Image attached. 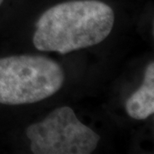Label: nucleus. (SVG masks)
Listing matches in <instances>:
<instances>
[{"instance_id":"obj_1","label":"nucleus","mask_w":154,"mask_h":154,"mask_svg":"<svg viewBox=\"0 0 154 154\" xmlns=\"http://www.w3.org/2000/svg\"><path fill=\"white\" fill-rule=\"evenodd\" d=\"M114 22L113 10L101 1H69L52 6L39 17L33 43L41 51L67 54L104 41Z\"/></svg>"},{"instance_id":"obj_2","label":"nucleus","mask_w":154,"mask_h":154,"mask_svg":"<svg viewBox=\"0 0 154 154\" xmlns=\"http://www.w3.org/2000/svg\"><path fill=\"white\" fill-rule=\"evenodd\" d=\"M64 81L62 67L46 57L11 56L0 58V104H33L59 91Z\"/></svg>"},{"instance_id":"obj_3","label":"nucleus","mask_w":154,"mask_h":154,"mask_svg":"<svg viewBox=\"0 0 154 154\" xmlns=\"http://www.w3.org/2000/svg\"><path fill=\"white\" fill-rule=\"evenodd\" d=\"M26 134L34 154H90L100 140L68 106L57 108L43 121L28 126Z\"/></svg>"},{"instance_id":"obj_4","label":"nucleus","mask_w":154,"mask_h":154,"mask_svg":"<svg viewBox=\"0 0 154 154\" xmlns=\"http://www.w3.org/2000/svg\"><path fill=\"white\" fill-rule=\"evenodd\" d=\"M126 111L130 117L136 120L146 119L154 112V63L146 69L141 86L128 98Z\"/></svg>"},{"instance_id":"obj_5","label":"nucleus","mask_w":154,"mask_h":154,"mask_svg":"<svg viewBox=\"0 0 154 154\" xmlns=\"http://www.w3.org/2000/svg\"><path fill=\"white\" fill-rule=\"evenodd\" d=\"M3 1H4V0H0V5H1V4L3 3Z\"/></svg>"}]
</instances>
